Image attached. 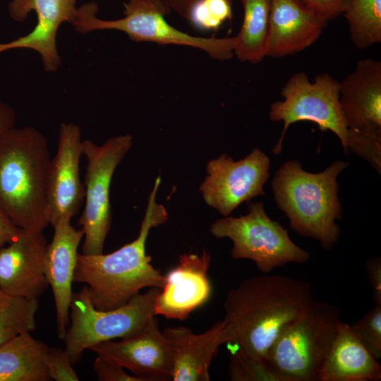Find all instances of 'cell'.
I'll return each instance as SVG.
<instances>
[{"label": "cell", "instance_id": "14", "mask_svg": "<svg viewBox=\"0 0 381 381\" xmlns=\"http://www.w3.org/2000/svg\"><path fill=\"white\" fill-rule=\"evenodd\" d=\"M78 1L11 0L8 11L13 20L22 23L33 11L37 23L26 35L0 43V53L14 49H32L40 54L45 71L56 72L61 61L56 49V34L62 23H72L75 20Z\"/></svg>", "mask_w": 381, "mask_h": 381}, {"label": "cell", "instance_id": "21", "mask_svg": "<svg viewBox=\"0 0 381 381\" xmlns=\"http://www.w3.org/2000/svg\"><path fill=\"white\" fill-rule=\"evenodd\" d=\"M381 366L341 322L319 375V381H379Z\"/></svg>", "mask_w": 381, "mask_h": 381}, {"label": "cell", "instance_id": "33", "mask_svg": "<svg viewBox=\"0 0 381 381\" xmlns=\"http://www.w3.org/2000/svg\"><path fill=\"white\" fill-rule=\"evenodd\" d=\"M11 219L0 209V250L21 231Z\"/></svg>", "mask_w": 381, "mask_h": 381}, {"label": "cell", "instance_id": "32", "mask_svg": "<svg viewBox=\"0 0 381 381\" xmlns=\"http://www.w3.org/2000/svg\"><path fill=\"white\" fill-rule=\"evenodd\" d=\"M365 270L373 293L375 305L381 304V259L379 257L365 261Z\"/></svg>", "mask_w": 381, "mask_h": 381}, {"label": "cell", "instance_id": "10", "mask_svg": "<svg viewBox=\"0 0 381 381\" xmlns=\"http://www.w3.org/2000/svg\"><path fill=\"white\" fill-rule=\"evenodd\" d=\"M132 145L130 134L110 138L101 145L90 140H83V155L87 159L85 205L78 219L85 238L83 254L103 253L111 223L109 192L112 177Z\"/></svg>", "mask_w": 381, "mask_h": 381}, {"label": "cell", "instance_id": "25", "mask_svg": "<svg viewBox=\"0 0 381 381\" xmlns=\"http://www.w3.org/2000/svg\"><path fill=\"white\" fill-rule=\"evenodd\" d=\"M38 299L11 296L0 289V346L25 332H32Z\"/></svg>", "mask_w": 381, "mask_h": 381}, {"label": "cell", "instance_id": "16", "mask_svg": "<svg viewBox=\"0 0 381 381\" xmlns=\"http://www.w3.org/2000/svg\"><path fill=\"white\" fill-rule=\"evenodd\" d=\"M210 254L183 253L178 265L165 275L155 302V315L183 320L205 304L211 294L207 277Z\"/></svg>", "mask_w": 381, "mask_h": 381}, {"label": "cell", "instance_id": "29", "mask_svg": "<svg viewBox=\"0 0 381 381\" xmlns=\"http://www.w3.org/2000/svg\"><path fill=\"white\" fill-rule=\"evenodd\" d=\"M47 366L51 380H79L78 376L74 370L73 364L65 350L49 347L47 356Z\"/></svg>", "mask_w": 381, "mask_h": 381}, {"label": "cell", "instance_id": "17", "mask_svg": "<svg viewBox=\"0 0 381 381\" xmlns=\"http://www.w3.org/2000/svg\"><path fill=\"white\" fill-rule=\"evenodd\" d=\"M339 102L349 131L381 139V61L359 60L339 82Z\"/></svg>", "mask_w": 381, "mask_h": 381}, {"label": "cell", "instance_id": "34", "mask_svg": "<svg viewBox=\"0 0 381 381\" xmlns=\"http://www.w3.org/2000/svg\"><path fill=\"white\" fill-rule=\"evenodd\" d=\"M14 109L0 99V140L16 124Z\"/></svg>", "mask_w": 381, "mask_h": 381}, {"label": "cell", "instance_id": "26", "mask_svg": "<svg viewBox=\"0 0 381 381\" xmlns=\"http://www.w3.org/2000/svg\"><path fill=\"white\" fill-rule=\"evenodd\" d=\"M228 375L232 381H282L266 361L238 349L231 351Z\"/></svg>", "mask_w": 381, "mask_h": 381}, {"label": "cell", "instance_id": "35", "mask_svg": "<svg viewBox=\"0 0 381 381\" xmlns=\"http://www.w3.org/2000/svg\"><path fill=\"white\" fill-rule=\"evenodd\" d=\"M171 11H174L178 15L188 20L190 11L198 0H159Z\"/></svg>", "mask_w": 381, "mask_h": 381}, {"label": "cell", "instance_id": "3", "mask_svg": "<svg viewBox=\"0 0 381 381\" xmlns=\"http://www.w3.org/2000/svg\"><path fill=\"white\" fill-rule=\"evenodd\" d=\"M51 160L47 139L32 126L13 127L0 140V209L22 230L43 231L50 224Z\"/></svg>", "mask_w": 381, "mask_h": 381}, {"label": "cell", "instance_id": "8", "mask_svg": "<svg viewBox=\"0 0 381 381\" xmlns=\"http://www.w3.org/2000/svg\"><path fill=\"white\" fill-rule=\"evenodd\" d=\"M248 210L239 217L219 219L210 229L214 237L232 241L233 258L253 260L263 274L287 263L309 260L310 253L295 244L288 231L267 216L262 202L250 203Z\"/></svg>", "mask_w": 381, "mask_h": 381}, {"label": "cell", "instance_id": "15", "mask_svg": "<svg viewBox=\"0 0 381 381\" xmlns=\"http://www.w3.org/2000/svg\"><path fill=\"white\" fill-rule=\"evenodd\" d=\"M43 231L21 230L0 250V289L28 300L38 298L48 288L45 271L47 246Z\"/></svg>", "mask_w": 381, "mask_h": 381}, {"label": "cell", "instance_id": "2", "mask_svg": "<svg viewBox=\"0 0 381 381\" xmlns=\"http://www.w3.org/2000/svg\"><path fill=\"white\" fill-rule=\"evenodd\" d=\"M161 178L158 176L150 192L140 232L133 241L108 253H78L73 282L85 284L95 308L111 310L126 304L144 288L162 289L165 275L151 264L146 255L150 231L168 219L165 207L157 202Z\"/></svg>", "mask_w": 381, "mask_h": 381}, {"label": "cell", "instance_id": "13", "mask_svg": "<svg viewBox=\"0 0 381 381\" xmlns=\"http://www.w3.org/2000/svg\"><path fill=\"white\" fill-rule=\"evenodd\" d=\"M89 350L128 369L143 381L171 380L172 351L156 317L132 336L117 341H105Z\"/></svg>", "mask_w": 381, "mask_h": 381}, {"label": "cell", "instance_id": "11", "mask_svg": "<svg viewBox=\"0 0 381 381\" xmlns=\"http://www.w3.org/2000/svg\"><path fill=\"white\" fill-rule=\"evenodd\" d=\"M270 164V158L258 148L238 161L226 154L209 161L199 188L204 201L226 217L241 203L265 195Z\"/></svg>", "mask_w": 381, "mask_h": 381}, {"label": "cell", "instance_id": "24", "mask_svg": "<svg viewBox=\"0 0 381 381\" xmlns=\"http://www.w3.org/2000/svg\"><path fill=\"white\" fill-rule=\"evenodd\" d=\"M343 15L350 39L357 49L381 42V0H351Z\"/></svg>", "mask_w": 381, "mask_h": 381}, {"label": "cell", "instance_id": "1", "mask_svg": "<svg viewBox=\"0 0 381 381\" xmlns=\"http://www.w3.org/2000/svg\"><path fill=\"white\" fill-rule=\"evenodd\" d=\"M312 300L310 286L302 280L279 274L244 279L224 301L227 344L265 361L281 330Z\"/></svg>", "mask_w": 381, "mask_h": 381}, {"label": "cell", "instance_id": "20", "mask_svg": "<svg viewBox=\"0 0 381 381\" xmlns=\"http://www.w3.org/2000/svg\"><path fill=\"white\" fill-rule=\"evenodd\" d=\"M327 23L295 0H270L267 56L304 50L318 40Z\"/></svg>", "mask_w": 381, "mask_h": 381}, {"label": "cell", "instance_id": "18", "mask_svg": "<svg viewBox=\"0 0 381 381\" xmlns=\"http://www.w3.org/2000/svg\"><path fill=\"white\" fill-rule=\"evenodd\" d=\"M71 220L61 218L52 225L54 234L47 246L44 265L46 278L52 288L55 303L57 334L62 340L69 323L78 249L84 237L83 230L75 229Z\"/></svg>", "mask_w": 381, "mask_h": 381}, {"label": "cell", "instance_id": "6", "mask_svg": "<svg viewBox=\"0 0 381 381\" xmlns=\"http://www.w3.org/2000/svg\"><path fill=\"white\" fill-rule=\"evenodd\" d=\"M99 8L95 1L77 8L71 23L79 33L94 30H116L126 33L134 42L186 46L200 49L211 59L225 61L234 56L235 36L202 37L183 32L166 20L171 10L159 0H128L124 4L123 17L103 20L97 16Z\"/></svg>", "mask_w": 381, "mask_h": 381}, {"label": "cell", "instance_id": "30", "mask_svg": "<svg viewBox=\"0 0 381 381\" xmlns=\"http://www.w3.org/2000/svg\"><path fill=\"white\" fill-rule=\"evenodd\" d=\"M303 8L327 22L343 14L351 0H295Z\"/></svg>", "mask_w": 381, "mask_h": 381}, {"label": "cell", "instance_id": "31", "mask_svg": "<svg viewBox=\"0 0 381 381\" xmlns=\"http://www.w3.org/2000/svg\"><path fill=\"white\" fill-rule=\"evenodd\" d=\"M93 370L99 381H143L138 376L125 373L119 364L98 355L93 363Z\"/></svg>", "mask_w": 381, "mask_h": 381}, {"label": "cell", "instance_id": "28", "mask_svg": "<svg viewBox=\"0 0 381 381\" xmlns=\"http://www.w3.org/2000/svg\"><path fill=\"white\" fill-rule=\"evenodd\" d=\"M361 343L376 359L381 358V304L368 310L350 325Z\"/></svg>", "mask_w": 381, "mask_h": 381}, {"label": "cell", "instance_id": "4", "mask_svg": "<svg viewBox=\"0 0 381 381\" xmlns=\"http://www.w3.org/2000/svg\"><path fill=\"white\" fill-rule=\"evenodd\" d=\"M349 162L337 160L323 171L310 173L297 161L284 162L275 172L272 188L279 208L289 219L290 226L303 236L313 238L322 248L338 241L341 214L338 198V175Z\"/></svg>", "mask_w": 381, "mask_h": 381}, {"label": "cell", "instance_id": "19", "mask_svg": "<svg viewBox=\"0 0 381 381\" xmlns=\"http://www.w3.org/2000/svg\"><path fill=\"white\" fill-rule=\"evenodd\" d=\"M172 351L173 381H209V369L219 346L227 344L229 337L223 319L200 334L184 326L164 329Z\"/></svg>", "mask_w": 381, "mask_h": 381}, {"label": "cell", "instance_id": "12", "mask_svg": "<svg viewBox=\"0 0 381 381\" xmlns=\"http://www.w3.org/2000/svg\"><path fill=\"white\" fill-rule=\"evenodd\" d=\"M82 155L80 127L72 123H62L47 180V210L51 225L61 218L71 219L84 202L85 187L80 178Z\"/></svg>", "mask_w": 381, "mask_h": 381}, {"label": "cell", "instance_id": "5", "mask_svg": "<svg viewBox=\"0 0 381 381\" xmlns=\"http://www.w3.org/2000/svg\"><path fill=\"white\" fill-rule=\"evenodd\" d=\"M341 322L336 305L313 299L281 330L265 361L282 381H319Z\"/></svg>", "mask_w": 381, "mask_h": 381}, {"label": "cell", "instance_id": "22", "mask_svg": "<svg viewBox=\"0 0 381 381\" xmlns=\"http://www.w3.org/2000/svg\"><path fill=\"white\" fill-rule=\"evenodd\" d=\"M49 349L29 332L7 341L0 346V381H50Z\"/></svg>", "mask_w": 381, "mask_h": 381}, {"label": "cell", "instance_id": "27", "mask_svg": "<svg viewBox=\"0 0 381 381\" xmlns=\"http://www.w3.org/2000/svg\"><path fill=\"white\" fill-rule=\"evenodd\" d=\"M231 18V0H198L190 11L188 21L197 29L217 31Z\"/></svg>", "mask_w": 381, "mask_h": 381}, {"label": "cell", "instance_id": "9", "mask_svg": "<svg viewBox=\"0 0 381 381\" xmlns=\"http://www.w3.org/2000/svg\"><path fill=\"white\" fill-rule=\"evenodd\" d=\"M281 95L284 99L271 104L269 112L271 121L284 122L281 137L272 149L274 155L280 153L290 125L301 121L334 133L346 152L348 127L339 102V82L327 73L319 74L310 82L306 73L298 72L289 78Z\"/></svg>", "mask_w": 381, "mask_h": 381}, {"label": "cell", "instance_id": "23", "mask_svg": "<svg viewBox=\"0 0 381 381\" xmlns=\"http://www.w3.org/2000/svg\"><path fill=\"white\" fill-rule=\"evenodd\" d=\"M243 18L235 36L234 55L257 64L267 56L270 0H241Z\"/></svg>", "mask_w": 381, "mask_h": 381}, {"label": "cell", "instance_id": "7", "mask_svg": "<svg viewBox=\"0 0 381 381\" xmlns=\"http://www.w3.org/2000/svg\"><path fill=\"white\" fill-rule=\"evenodd\" d=\"M160 289L151 287L126 304L106 310L95 308L86 285L79 292L73 293L71 325L63 339L71 363H78L85 350L99 343L128 337L141 331L156 317L155 302Z\"/></svg>", "mask_w": 381, "mask_h": 381}]
</instances>
